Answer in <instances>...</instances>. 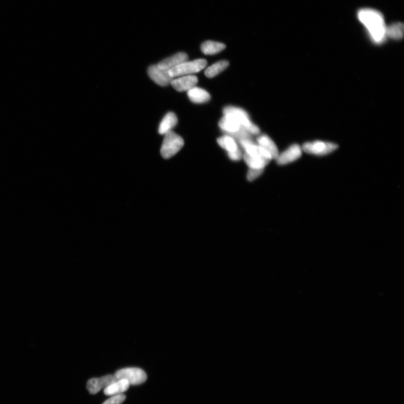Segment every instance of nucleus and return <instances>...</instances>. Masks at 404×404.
<instances>
[{
  "instance_id": "nucleus-22",
  "label": "nucleus",
  "mask_w": 404,
  "mask_h": 404,
  "mask_svg": "<svg viewBox=\"0 0 404 404\" xmlns=\"http://www.w3.org/2000/svg\"><path fill=\"white\" fill-rule=\"evenodd\" d=\"M126 396L124 394H119L112 396L102 404H121L125 400Z\"/></svg>"
},
{
  "instance_id": "nucleus-24",
  "label": "nucleus",
  "mask_w": 404,
  "mask_h": 404,
  "mask_svg": "<svg viewBox=\"0 0 404 404\" xmlns=\"http://www.w3.org/2000/svg\"><path fill=\"white\" fill-rule=\"evenodd\" d=\"M229 159L234 161H238L243 159V154L242 152L239 149L234 152L228 153Z\"/></svg>"
},
{
  "instance_id": "nucleus-6",
  "label": "nucleus",
  "mask_w": 404,
  "mask_h": 404,
  "mask_svg": "<svg viewBox=\"0 0 404 404\" xmlns=\"http://www.w3.org/2000/svg\"><path fill=\"white\" fill-rule=\"evenodd\" d=\"M338 146L332 143L314 141L305 144L302 148L303 151L309 154L317 156L326 155L338 149Z\"/></svg>"
},
{
  "instance_id": "nucleus-16",
  "label": "nucleus",
  "mask_w": 404,
  "mask_h": 404,
  "mask_svg": "<svg viewBox=\"0 0 404 404\" xmlns=\"http://www.w3.org/2000/svg\"><path fill=\"white\" fill-rule=\"evenodd\" d=\"M189 100L195 103L208 102L211 99L210 93L204 89L196 86L187 91Z\"/></svg>"
},
{
  "instance_id": "nucleus-13",
  "label": "nucleus",
  "mask_w": 404,
  "mask_h": 404,
  "mask_svg": "<svg viewBox=\"0 0 404 404\" xmlns=\"http://www.w3.org/2000/svg\"><path fill=\"white\" fill-rule=\"evenodd\" d=\"M243 159L249 169H263L270 162L271 160L260 155L249 156L243 154Z\"/></svg>"
},
{
  "instance_id": "nucleus-5",
  "label": "nucleus",
  "mask_w": 404,
  "mask_h": 404,
  "mask_svg": "<svg viewBox=\"0 0 404 404\" xmlns=\"http://www.w3.org/2000/svg\"><path fill=\"white\" fill-rule=\"evenodd\" d=\"M114 376L116 379H125L132 385H140L147 379L145 372L139 368H123L117 371Z\"/></svg>"
},
{
  "instance_id": "nucleus-8",
  "label": "nucleus",
  "mask_w": 404,
  "mask_h": 404,
  "mask_svg": "<svg viewBox=\"0 0 404 404\" xmlns=\"http://www.w3.org/2000/svg\"><path fill=\"white\" fill-rule=\"evenodd\" d=\"M116 380L115 376L111 375V374L101 378H92L88 381L87 388L89 392L92 395H95L100 392L102 389H105Z\"/></svg>"
},
{
  "instance_id": "nucleus-3",
  "label": "nucleus",
  "mask_w": 404,
  "mask_h": 404,
  "mask_svg": "<svg viewBox=\"0 0 404 404\" xmlns=\"http://www.w3.org/2000/svg\"><path fill=\"white\" fill-rule=\"evenodd\" d=\"M224 115H232L237 120L241 126L247 130L252 135H258L259 128L250 121L248 113L242 108L229 106L225 107L223 110Z\"/></svg>"
},
{
  "instance_id": "nucleus-1",
  "label": "nucleus",
  "mask_w": 404,
  "mask_h": 404,
  "mask_svg": "<svg viewBox=\"0 0 404 404\" xmlns=\"http://www.w3.org/2000/svg\"><path fill=\"white\" fill-rule=\"evenodd\" d=\"M358 16L373 42L381 43L385 40L386 26L381 13L375 10L363 9L359 11Z\"/></svg>"
},
{
  "instance_id": "nucleus-4",
  "label": "nucleus",
  "mask_w": 404,
  "mask_h": 404,
  "mask_svg": "<svg viewBox=\"0 0 404 404\" xmlns=\"http://www.w3.org/2000/svg\"><path fill=\"white\" fill-rule=\"evenodd\" d=\"M207 65H208V61L205 59H197V60L191 61L188 60L172 68L169 73L170 76L173 78L190 76L203 70Z\"/></svg>"
},
{
  "instance_id": "nucleus-14",
  "label": "nucleus",
  "mask_w": 404,
  "mask_h": 404,
  "mask_svg": "<svg viewBox=\"0 0 404 404\" xmlns=\"http://www.w3.org/2000/svg\"><path fill=\"white\" fill-rule=\"evenodd\" d=\"M219 126L222 130L231 134L240 129L241 125L239 122L231 115H224L219 123Z\"/></svg>"
},
{
  "instance_id": "nucleus-10",
  "label": "nucleus",
  "mask_w": 404,
  "mask_h": 404,
  "mask_svg": "<svg viewBox=\"0 0 404 404\" xmlns=\"http://www.w3.org/2000/svg\"><path fill=\"white\" fill-rule=\"evenodd\" d=\"M198 83V79L195 76H181L173 79L170 85L178 92L188 91L195 87Z\"/></svg>"
},
{
  "instance_id": "nucleus-11",
  "label": "nucleus",
  "mask_w": 404,
  "mask_h": 404,
  "mask_svg": "<svg viewBox=\"0 0 404 404\" xmlns=\"http://www.w3.org/2000/svg\"><path fill=\"white\" fill-rule=\"evenodd\" d=\"M188 60V56L186 53L179 52L157 64L162 70L170 71L172 68Z\"/></svg>"
},
{
  "instance_id": "nucleus-17",
  "label": "nucleus",
  "mask_w": 404,
  "mask_h": 404,
  "mask_svg": "<svg viewBox=\"0 0 404 404\" xmlns=\"http://www.w3.org/2000/svg\"><path fill=\"white\" fill-rule=\"evenodd\" d=\"M177 117L174 112H169L164 116L160 122L159 132L161 135H165L166 133L172 131V129L177 124Z\"/></svg>"
},
{
  "instance_id": "nucleus-21",
  "label": "nucleus",
  "mask_w": 404,
  "mask_h": 404,
  "mask_svg": "<svg viewBox=\"0 0 404 404\" xmlns=\"http://www.w3.org/2000/svg\"><path fill=\"white\" fill-rule=\"evenodd\" d=\"M386 37H388L395 40H400L403 36V25L401 23H396L386 27Z\"/></svg>"
},
{
  "instance_id": "nucleus-9",
  "label": "nucleus",
  "mask_w": 404,
  "mask_h": 404,
  "mask_svg": "<svg viewBox=\"0 0 404 404\" xmlns=\"http://www.w3.org/2000/svg\"><path fill=\"white\" fill-rule=\"evenodd\" d=\"M303 150L298 145L290 146L288 149L279 154L277 159L278 164L285 165L296 161L302 155Z\"/></svg>"
},
{
  "instance_id": "nucleus-20",
  "label": "nucleus",
  "mask_w": 404,
  "mask_h": 404,
  "mask_svg": "<svg viewBox=\"0 0 404 404\" xmlns=\"http://www.w3.org/2000/svg\"><path fill=\"white\" fill-rule=\"evenodd\" d=\"M229 65V62L228 61H220L207 69L205 73V76L209 78H214L225 71Z\"/></svg>"
},
{
  "instance_id": "nucleus-12",
  "label": "nucleus",
  "mask_w": 404,
  "mask_h": 404,
  "mask_svg": "<svg viewBox=\"0 0 404 404\" xmlns=\"http://www.w3.org/2000/svg\"><path fill=\"white\" fill-rule=\"evenodd\" d=\"M130 385L129 382L125 379H117L104 389V393L107 396L119 395L126 391Z\"/></svg>"
},
{
  "instance_id": "nucleus-2",
  "label": "nucleus",
  "mask_w": 404,
  "mask_h": 404,
  "mask_svg": "<svg viewBox=\"0 0 404 404\" xmlns=\"http://www.w3.org/2000/svg\"><path fill=\"white\" fill-rule=\"evenodd\" d=\"M184 145V141L181 136L173 131L164 135L161 149V155L165 159H169L178 153Z\"/></svg>"
},
{
  "instance_id": "nucleus-19",
  "label": "nucleus",
  "mask_w": 404,
  "mask_h": 404,
  "mask_svg": "<svg viewBox=\"0 0 404 404\" xmlns=\"http://www.w3.org/2000/svg\"><path fill=\"white\" fill-rule=\"evenodd\" d=\"M217 142L219 145L228 153L234 152L239 149L237 143L232 137L229 135H225L219 138Z\"/></svg>"
},
{
  "instance_id": "nucleus-18",
  "label": "nucleus",
  "mask_w": 404,
  "mask_h": 404,
  "mask_svg": "<svg viewBox=\"0 0 404 404\" xmlns=\"http://www.w3.org/2000/svg\"><path fill=\"white\" fill-rule=\"evenodd\" d=\"M225 48V44L213 41H207L201 45L202 52L208 55H215L223 51Z\"/></svg>"
},
{
  "instance_id": "nucleus-15",
  "label": "nucleus",
  "mask_w": 404,
  "mask_h": 404,
  "mask_svg": "<svg viewBox=\"0 0 404 404\" xmlns=\"http://www.w3.org/2000/svg\"><path fill=\"white\" fill-rule=\"evenodd\" d=\"M257 141L258 145L269 153L273 160L277 159L279 155L278 147L268 136L265 134L261 135L258 137Z\"/></svg>"
},
{
  "instance_id": "nucleus-23",
  "label": "nucleus",
  "mask_w": 404,
  "mask_h": 404,
  "mask_svg": "<svg viewBox=\"0 0 404 404\" xmlns=\"http://www.w3.org/2000/svg\"><path fill=\"white\" fill-rule=\"evenodd\" d=\"M263 169H249L247 173V179L249 181H253L257 179L261 175L263 174Z\"/></svg>"
},
{
  "instance_id": "nucleus-7",
  "label": "nucleus",
  "mask_w": 404,
  "mask_h": 404,
  "mask_svg": "<svg viewBox=\"0 0 404 404\" xmlns=\"http://www.w3.org/2000/svg\"><path fill=\"white\" fill-rule=\"evenodd\" d=\"M148 75L157 85L162 87L169 86L174 79L170 76L169 71L162 70L157 65L150 66L148 70Z\"/></svg>"
}]
</instances>
